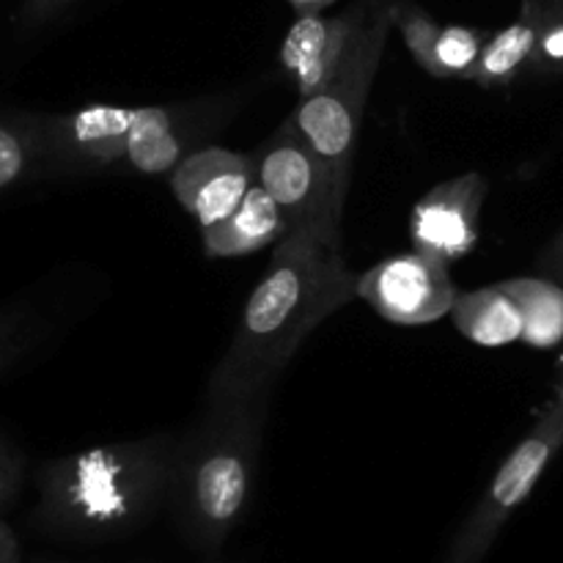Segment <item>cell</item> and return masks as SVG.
I'll use <instances>...</instances> for the list:
<instances>
[{
  "instance_id": "obj_1",
  "label": "cell",
  "mask_w": 563,
  "mask_h": 563,
  "mask_svg": "<svg viewBox=\"0 0 563 563\" xmlns=\"http://www.w3.org/2000/svg\"><path fill=\"white\" fill-rule=\"evenodd\" d=\"M357 275L341 245L311 231H289L275 245L242 311L240 324L207 385V405L258 399L308 335L355 297Z\"/></svg>"
},
{
  "instance_id": "obj_2",
  "label": "cell",
  "mask_w": 563,
  "mask_h": 563,
  "mask_svg": "<svg viewBox=\"0 0 563 563\" xmlns=\"http://www.w3.org/2000/svg\"><path fill=\"white\" fill-rule=\"evenodd\" d=\"M179 445L170 434H146L49 462L42 473L44 515L82 528L130 520L163 487Z\"/></svg>"
},
{
  "instance_id": "obj_3",
  "label": "cell",
  "mask_w": 563,
  "mask_h": 563,
  "mask_svg": "<svg viewBox=\"0 0 563 563\" xmlns=\"http://www.w3.org/2000/svg\"><path fill=\"white\" fill-rule=\"evenodd\" d=\"M269 396L229 405H203L187 456L192 511L209 528H223L242 511L262 445Z\"/></svg>"
},
{
  "instance_id": "obj_4",
  "label": "cell",
  "mask_w": 563,
  "mask_h": 563,
  "mask_svg": "<svg viewBox=\"0 0 563 563\" xmlns=\"http://www.w3.org/2000/svg\"><path fill=\"white\" fill-rule=\"evenodd\" d=\"M390 25H394V3H374L372 16L339 75L322 91L300 99V108L289 115L291 126L333 168L344 190H350L352 185L357 132L388 44Z\"/></svg>"
},
{
  "instance_id": "obj_5",
  "label": "cell",
  "mask_w": 563,
  "mask_h": 563,
  "mask_svg": "<svg viewBox=\"0 0 563 563\" xmlns=\"http://www.w3.org/2000/svg\"><path fill=\"white\" fill-rule=\"evenodd\" d=\"M256 181L275 198L289 231H311L341 245V218L350 190L286 119L253 154Z\"/></svg>"
},
{
  "instance_id": "obj_6",
  "label": "cell",
  "mask_w": 563,
  "mask_h": 563,
  "mask_svg": "<svg viewBox=\"0 0 563 563\" xmlns=\"http://www.w3.org/2000/svg\"><path fill=\"white\" fill-rule=\"evenodd\" d=\"M355 297H361L385 322L399 328H421L449 317L460 297L449 264L421 251L388 256L357 275Z\"/></svg>"
},
{
  "instance_id": "obj_7",
  "label": "cell",
  "mask_w": 563,
  "mask_h": 563,
  "mask_svg": "<svg viewBox=\"0 0 563 563\" xmlns=\"http://www.w3.org/2000/svg\"><path fill=\"white\" fill-rule=\"evenodd\" d=\"M137 108L88 104L58 115H38L42 163L49 174H99L126 163Z\"/></svg>"
},
{
  "instance_id": "obj_8",
  "label": "cell",
  "mask_w": 563,
  "mask_h": 563,
  "mask_svg": "<svg viewBox=\"0 0 563 563\" xmlns=\"http://www.w3.org/2000/svg\"><path fill=\"white\" fill-rule=\"evenodd\" d=\"M489 196V181L478 170L434 185L410 214L412 251L445 262L465 258L482 240V209Z\"/></svg>"
},
{
  "instance_id": "obj_9",
  "label": "cell",
  "mask_w": 563,
  "mask_h": 563,
  "mask_svg": "<svg viewBox=\"0 0 563 563\" xmlns=\"http://www.w3.org/2000/svg\"><path fill=\"white\" fill-rule=\"evenodd\" d=\"M563 445V399L553 401L548 410L539 416L531 432L517 443V449L506 456L504 465L495 473L493 484L487 489V498L478 506L476 517L467 528V548H482L493 537L495 528L533 493L537 482L553 456Z\"/></svg>"
},
{
  "instance_id": "obj_10",
  "label": "cell",
  "mask_w": 563,
  "mask_h": 563,
  "mask_svg": "<svg viewBox=\"0 0 563 563\" xmlns=\"http://www.w3.org/2000/svg\"><path fill=\"white\" fill-rule=\"evenodd\" d=\"M225 108L229 104L223 99L137 108L126 146V165L141 176L170 174L187 154L196 152L198 137L220 130V110Z\"/></svg>"
},
{
  "instance_id": "obj_11",
  "label": "cell",
  "mask_w": 563,
  "mask_h": 563,
  "mask_svg": "<svg viewBox=\"0 0 563 563\" xmlns=\"http://www.w3.org/2000/svg\"><path fill=\"white\" fill-rule=\"evenodd\" d=\"M253 185H256L253 157L223 146H198L170 170L174 198L201 231L223 223Z\"/></svg>"
},
{
  "instance_id": "obj_12",
  "label": "cell",
  "mask_w": 563,
  "mask_h": 563,
  "mask_svg": "<svg viewBox=\"0 0 563 563\" xmlns=\"http://www.w3.org/2000/svg\"><path fill=\"white\" fill-rule=\"evenodd\" d=\"M372 9L374 0L357 3L355 9L339 16H324L319 11L297 16V22L286 33L284 47H280V64L295 80L300 99L322 91L339 75L357 36L366 27Z\"/></svg>"
},
{
  "instance_id": "obj_13",
  "label": "cell",
  "mask_w": 563,
  "mask_h": 563,
  "mask_svg": "<svg viewBox=\"0 0 563 563\" xmlns=\"http://www.w3.org/2000/svg\"><path fill=\"white\" fill-rule=\"evenodd\" d=\"M394 25L421 69L438 80H467L493 33L465 25H440L412 3H394Z\"/></svg>"
},
{
  "instance_id": "obj_14",
  "label": "cell",
  "mask_w": 563,
  "mask_h": 563,
  "mask_svg": "<svg viewBox=\"0 0 563 563\" xmlns=\"http://www.w3.org/2000/svg\"><path fill=\"white\" fill-rule=\"evenodd\" d=\"M289 234L284 212L262 185H253L240 207L214 229L201 231L209 258H242L262 247L278 245Z\"/></svg>"
},
{
  "instance_id": "obj_15",
  "label": "cell",
  "mask_w": 563,
  "mask_h": 563,
  "mask_svg": "<svg viewBox=\"0 0 563 563\" xmlns=\"http://www.w3.org/2000/svg\"><path fill=\"white\" fill-rule=\"evenodd\" d=\"M539 16H542L539 0H526L520 20L489 36L465 82L482 88H506L522 75H531L539 42Z\"/></svg>"
},
{
  "instance_id": "obj_16",
  "label": "cell",
  "mask_w": 563,
  "mask_h": 563,
  "mask_svg": "<svg viewBox=\"0 0 563 563\" xmlns=\"http://www.w3.org/2000/svg\"><path fill=\"white\" fill-rule=\"evenodd\" d=\"M449 317L467 341L489 346V350L509 346L522 339V311L504 280L460 295Z\"/></svg>"
},
{
  "instance_id": "obj_17",
  "label": "cell",
  "mask_w": 563,
  "mask_h": 563,
  "mask_svg": "<svg viewBox=\"0 0 563 563\" xmlns=\"http://www.w3.org/2000/svg\"><path fill=\"white\" fill-rule=\"evenodd\" d=\"M522 311V344L553 350L563 341V286L544 278L504 280Z\"/></svg>"
},
{
  "instance_id": "obj_18",
  "label": "cell",
  "mask_w": 563,
  "mask_h": 563,
  "mask_svg": "<svg viewBox=\"0 0 563 563\" xmlns=\"http://www.w3.org/2000/svg\"><path fill=\"white\" fill-rule=\"evenodd\" d=\"M42 130L38 115L0 119V192L42 174Z\"/></svg>"
},
{
  "instance_id": "obj_19",
  "label": "cell",
  "mask_w": 563,
  "mask_h": 563,
  "mask_svg": "<svg viewBox=\"0 0 563 563\" xmlns=\"http://www.w3.org/2000/svg\"><path fill=\"white\" fill-rule=\"evenodd\" d=\"M539 42L531 75L563 77V0H539Z\"/></svg>"
},
{
  "instance_id": "obj_20",
  "label": "cell",
  "mask_w": 563,
  "mask_h": 563,
  "mask_svg": "<svg viewBox=\"0 0 563 563\" xmlns=\"http://www.w3.org/2000/svg\"><path fill=\"white\" fill-rule=\"evenodd\" d=\"M33 322L25 311L20 308H5L0 311V374L25 352L27 341H31Z\"/></svg>"
},
{
  "instance_id": "obj_21",
  "label": "cell",
  "mask_w": 563,
  "mask_h": 563,
  "mask_svg": "<svg viewBox=\"0 0 563 563\" xmlns=\"http://www.w3.org/2000/svg\"><path fill=\"white\" fill-rule=\"evenodd\" d=\"M22 467H20V456L14 454L9 443L0 438V506L16 493V484H20Z\"/></svg>"
},
{
  "instance_id": "obj_22",
  "label": "cell",
  "mask_w": 563,
  "mask_h": 563,
  "mask_svg": "<svg viewBox=\"0 0 563 563\" xmlns=\"http://www.w3.org/2000/svg\"><path fill=\"white\" fill-rule=\"evenodd\" d=\"M71 0H25L22 5V22L25 25H42V22L53 20L58 11H64Z\"/></svg>"
},
{
  "instance_id": "obj_23",
  "label": "cell",
  "mask_w": 563,
  "mask_h": 563,
  "mask_svg": "<svg viewBox=\"0 0 563 563\" xmlns=\"http://www.w3.org/2000/svg\"><path fill=\"white\" fill-rule=\"evenodd\" d=\"M542 267L548 269V273H553L559 280H563V234L555 240V245L550 247L548 256L542 258Z\"/></svg>"
},
{
  "instance_id": "obj_24",
  "label": "cell",
  "mask_w": 563,
  "mask_h": 563,
  "mask_svg": "<svg viewBox=\"0 0 563 563\" xmlns=\"http://www.w3.org/2000/svg\"><path fill=\"white\" fill-rule=\"evenodd\" d=\"M16 542H14V533L9 531L3 520H0V563H16Z\"/></svg>"
},
{
  "instance_id": "obj_25",
  "label": "cell",
  "mask_w": 563,
  "mask_h": 563,
  "mask_svg": "<svg viewBox=\"0 0 563 563\" xmlns=\"http://www.w3.org/2000/svg\"><path fill=\"white\" fill-rule=\"evenodd\" d=\"M291 3L300 9V14H313V11H319L324 3H330V0H291Z\"/></svg>"
}]
</instances>
